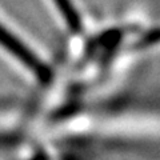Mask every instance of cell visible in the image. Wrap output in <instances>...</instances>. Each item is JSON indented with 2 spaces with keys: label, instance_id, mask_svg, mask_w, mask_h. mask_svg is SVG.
I'll return each instance as SVG.
<instances>
[{
  "label": "cell",
  "instance_id": "obj_1",
  "mask_svg": "<svg viewBox=\"0 0 160 160\" xmlns=\"http://www.w3.org/2000/svg\"><path fill=\"white\" fill-rule=\"evenodd\" d=\"M0 44L6 49H8L12 55H15L19 60H22L27 67L33 69V71H36L39 75L44 73V68L42 64H40L39 60L35 58L31 53V51H29L27 47H24L13 35L9 33L2 24H0Z\"/></svg>",
  "mask_w": 160,
  "mask_h": 160
},
{
  "label": "cell",
  "instance_id": "obj_2",
  "mask_svg": "<svg viewBox=\"0 0 160 160\" xmlns=\"http://www.w3.org/2000/svg\"><path fill=\"white\" fill-rule=\"evenodd\" d=\"M59 11L62 12L63 18L66 19L68 27L73 29V31H79L80 29V18L76 12V9L73 8L69 0H53Z\"/></svg>",
  "mask_w": 160,
  "mask_h": 160
}]
</instances>
